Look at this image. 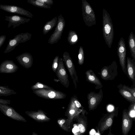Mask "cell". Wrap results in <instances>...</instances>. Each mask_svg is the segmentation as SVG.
<instances>
[{"label": "cell", "instance_id": "cell-1", "mask_svg": "<svg viewBox=\"0 0 135 135\" xmlns=\"http://www.w3.org/2000/svg\"><path fill=\"white\" fill-rule=\"evenodd\" d=\"M103 36L106 44L111 48L114 36L113 24L110 15L104 8L103 12Z\"/></svg>", "mask_w": 135, "mask_h": 135}, {"label": "cell", "instance_id": "cell-2", "mask_svg": "<svg viewBox=\"0 0 135 135\" xmlns=\"http://www.w3.org/2000/svg\"><path fill=\"white\" fill-rule=\"evenodd\" d=\"M34 93L39 97L48 99L57 100L65 98L66 95L61 91L51 89H40L33 91Z\"/></svg>", "mask_w": 135, "mask_h": 135}, {"label": "cell", "instance_id": "cell-3", "mask_svg": "<svg viewBox=\"0 0 135 135\" xmlns=\"http://www.w3.org/2000/svg\"><path fill=\"white\" fill-rule=\"evenodd\" d=\"M82 16L85 25L89 27L95 25V16L93 8L86 0H82Z\"/></svg>", "mask_w": 135, "mask_h": 135}, {"label": "cell", "instance_id": "cell-4", "mask_svg": "<svg viewBox=\"0 0 135 135\" xmlns=\"http://www.w3.org/2000/svg\"><path fill=\"white\" fill-rule=\"evenodd\" d=\"M57 19L56 27L48 40V43L50 44L56 43L61 39L65 27V21L61 14L58 16Z\"/></svg>", "mask_w": 135, "mask_h": 135}, {"label": "cell", "instance_id": "cell-5", "mask_svg": "<svg viewBox=\"0 0 135 135\" xmlns=\"http://www.w3.org/2000/svg\"><path fill=\"white\" fill-rule=\"evenodd\" d=\"M31 36L32 35L28 32L20 33L15 36L13 39L9 40L4 53H7L11 52L20 43H24L29 40Z\"/></svg>", "mask_w": 135, "mask_h": 135}, {"label": "cell", "instance_id": "cell-6", "mask_svg": "<svg viewBox=\"0 0 135 135\" xmlns=\"http://www.w3.org/2000/svg\"><path fill=\"white\" fill-rule=\"evenodd\" d=\"M56 74L59 81L64 86L68 88L70 84L68 75L64 66L63 59L59 58Z\"/></svg>", "mask_w": 135, "mask_h": 135}, {"label": "cell", "instance_id": "cell-7", "mask_svg": "<svg viewBox=\"0 0 135 135\" xmlns=\"http://www.w3.org/2000/svg\"><path fill=\"white\" fill-rule=\"evenodd\" d=\"M63 57V62L69 71L75 88H76L77 86L76 81L78 82V78L73 61L69 53L67 52L64 53Z\"/></svg>", "mask_w": 135, "mask_h": 135}, {"label": "cell", "instance_id": "cell-8", "mask_svg": "<svg viewBox=\"0 0 135 135\" xmlns=\"http://www.w3.org/2000/svg\"><path fill=\"white\" fill-rule=\"evenodd\" d=\"M117 52L122 69L124 73H126V49L125 41L123 37L120 39L118 42Z\"/></svg>", "mask_w": 135, "mask_h": 135}, {"label": "cell", "instance_id": "cell-9", "mask_svg": "<svg viewBox=\"0 0 135 135\" xmlns=\"http://www.w3.org/2000/svg\"><path fill=\"white\" fill-rule=\"evenodd\" d=\"M0 9L7 12L25 16L32 18L33 15L30 12L20 7L13 5L0 4Z\"/></svg>", "mask_w": 135, "mask_h": 135}, {"label": "cell", "instance_id": "cell-10", "mask_svg": "<svg viewBox=\"0 0 135 135\" xmlns=\"http://www.w3.org/2000/svg\"><path fill=\"white\" fill-rule=\"evenodd\" d=\"M5 20L8 22V27L13 26L14 28L21 24L28 22L30 20L29 18H27L20 16L14 15L11 16H5Z\"/></svg>", "mask_w": 135, "mask_h": 135}, {"label": "cell", "instance_id": "cell-11", "mask_svg": "<svg viewBox=\"0 0 135 135\" xmlns=\"http://www.w3.org/2000/svg\"><path fill=\"white\" fill-rule=\"evenodd\" d=\"M103 97V93L101 91L98 93L90 92L87 95L88 103L89 109H94L102 100Z\"/></svg>", "mask_w": 135, "mask_h": 135}, {"label": "cell", "instance_id": "cell-12", "mask_svg": "<svg viewBox=\"0 0 135 135\" xmlns=\"http://www.w3.org/2000/svg\"><path fill=\"white\" fill-rule=\"evenodd\" d=\"M131 124V120L127 113L124 112L122 120V129L124 135H126L129 131Z\"/></svg>", "mask_w": 135, "mask_h": 135}, {"label": "cell", "instance_id": "cell-13", "mask_svg": "<svg viewBox=\"0 0 135 135\" xmlns=\"http://www.w3.org/2000/svg\"><path fill=\"white\" fill-rule=\"evenodd\" d=\"M17 58L22 61L27 68L31 67L33 64V58L32 55L29 53L25 52L17 57Z\"/></svg>", "mask_w": 135, "mask_h": 135}, {"label": "cell", "instance_id": "cell-14", "mask_svg": "<svg viewBox=\"0 0 135 135\" xmlns=\"http://www.w3.org/2000/svg\"><path fill=\"white\" fill-rule=\"evenodd\" d=\"M133 59H131L128 57H127V69L128 75L129 78L132 80H134L135 68L133 64Z\"/></svg>", "mask_w": 135, "mask_h": 135}, {"label": "cell", "instance_id": "cell-15", "mask_svg": "<svg viewBox=\"0 0 135 135\" xmlns=\"http://www.w3.org/2000/svg\"><path fill=\"white\" fill-rule=\"evenodd\" d=\"M128 45L131 56L135 60V36L132 32L129 35L128 41Z\"/></svg>", "mask_w": 135, "mask_h": 135}, {"label": "cell", "instance_id": "cell-16", "mask_svg": "<svg viewBox=\"0 0 135 135\" xmlns=\"http://www.w3.org/2000/svg\"><path fill=\"white\" fill-rule=\"evenodd\" d=\"M85 74L86 78L89 82L96 85H101L100 80L92 70H88Z\"/></svg>", "mask_w": 135, "mask_h": 135}, {"label": "cell", "instance_id": "cell-17", "mask_svg": "<svg viewBox=\"0 0 135 135\" xmlns=\"http://www.w3.org/2000/svg\"><path fill=\"white\" fill-rule=\"evenodd\" d=\"M57 20V17L56 16L46 23L44 25L43 29V33L44 35L47 34L56 26Z\"/></svg>", "mask_w": 135, "mask_h": 135}, {"label": "cell", "instance_id": "cell-18", "mask_svg": "<svg viewBox=\"0 0 135 135\" xmlns=\"http://www.w3.org/2000/svg\"><path fill=\"white\" fill-rule=\"evenodd\" d=\"M29 114L31 117L37 120L45 121L49 119L45 115L44 112L41 110H39L37 112H29Z\"/></svg>", "mask_w": 135, "mask_h": 135}, {"label": "cell", "instance_id": "cell-19", "mask_svg": "<svg viewBox=\"0 0 135 135\" xmlns=\"http://www.w3.org/2000/svg\"><path fill=\"white\" fill-rule=\"evenodd\" d=\"M67 40L71 45H74L77 43L78 40V35L75 31L70 30L69 31L67 37Z\"/></svg>", "mask_w": 135, "mask_h": 135}, {"label": "cell", "instance_id": "cell-20", "mask_svg": "<svg viewBox=\"0 0 135 135\" xmlns=\"http://www.w3.org/2000/svg\"><path fill=\"white\" fill-rule=\"evenodd\" d=\"M27 2L36 7L44 8L50 9L51 6L45 4L42 0H28Z\"/></svg>", "mask_w": 135, "mask_h": 135}, {"label": "cell", "instance_id": "cell-21", "mask_svg": "<svg viewBox=\"0 0 135 135\" xmlns=\"http://www.w3.org/2000/svg\"><path fill=\"white\" fill-rule=\"evenodd\" d=\"M119 92L121 95L127 100L135 103V97L129 91L122 88L119 90Z\"/></svg>", "mask_w": 135, "mask_h": 135}, {"label": "cell", "instance_id": "cell-22", "mask_svg": "<svg viewBox=\"0 0 135 135\" xmlns=\"http://www.w3.org/2000/svg\"><path fill=\"white\" fill-rule=\"evenodd\" d=\"M31 89L33 91L40 89H53L52 87L40 82H37L33 85Z\"/></svg>", "mask_w": 135, "mask_h": 135}, {"label": "cell", "instance_id": "cell-23", "mask_svg": "<svg viewBox=\"0 0 135 135\" xmlns=\"http://www.w3.org/2000/svg\"><path fill=\"white\" fill-rule=\"evenodd\" d=\"M114 114L113 113L111 114V116L106 119L100 128L101 131L104 130L112 125L113 122L112 117L113 116Z\"/></svg>", "mask_w": 135, "mask_h": 135}, {"label": "cell", "instance_id": "cell-24", "mask_svg": "<svg viewBox=\"0 0 135 135\" xmlns=\"http://www.w3.org/2000/svg\"><path fill=\"white\" fill-rule=\"evenodd\" d=\"M78 58L79 64L80 65H83L84 61V52L83 48L81 46H80L79 48Z\"/></svg>", "mask_w": 135, "mask_h": 135}, {"label": "cell", "instance_id": "cell-25", "mask_svg": "<svg viewBox=\"0 0 135 135\" xmlns=\"http://www.w3.org/2000/svg\"><path fill=\"white\" fill-rule=\"evenodd\" d=\"M59 58V56L57 55L55 57L53 60L52 68L53 71L55 73H56L58 66Z\"/></svg>", "mask_w": 135, "mask_h": 135}, {"label": "cell", "instance_id": "cell-26", "mask_svg": "<svg viewBox=\"0 0 135 135\" xmlns=\"http://www.w3.org/2000/svg\"><path fill=\"white\" fill-rule=\"evenodd\" d=\"M123 89H125L130 93L132 94L133 96L134 97H135V88H130L126 86H124L122 88Z\"/></svg>", "mask_w": 135, "mask_h": 135}, {"label": "cell", "instance_id": "cell-27", "mask_svg": "<svg viewBox=\"0 0 135 135\" xmlns=\"http://www.w3.org/2000/svg\"><path fill=\"white\" fill-rule=\"evenodd\" d=\"M6 39V36L2 35L0 36V48L4 43Z\"/></svg>", "mask_w": 135, "mask_h": 135}, {"label": "cell", "instance_id": "cell-28", "mask_svg": "<svg viewBox=\"0 0 135 135\" xmlns=\"http://www.w3.org/2000/svg\"><path fill=\"white\" fill-rule=\"evenodd\" d=\"M79 131L81 133H83L85 131V128L84 126L82 124H80L78 125Z\"/></svg>", "mask_w": 135, "mask_h": 135}, {"label": "cell", "instance_id": "cell-29", "mask_svg": "<svg viewBox=\"0 0 135 135\" xmlns=\"http://www.w3.org/2000/svg\"><path fill=\"white\" fill-rule=\"evenodd\" d=\"M44 3L47 5L51 6L53 4V1L52 0H42Z\"/></svg>", "mask_w": 135, "mask_h": 135}, {"label": "cell", "instance_id": "cell-30", "mask_svg": "<svg viewBox=\"0 0 135 135\" xmlns=\"http://www.w3.org/2000/svg\"><path fill=\"white\" fill-rule=\"evenodd\" d=\"M12 114V112L11 108L8 109L7 111L6 114L8 116H11Z\"/></svg>", "mask_w": 135, "mask_h": 135}, {"label": "cell", "instance_id": "cell-31", "mask_svg": "<svg viewBox=\"0 0 135 135\" xmlns=\"http://www.w3.org/2000/svg\"><path fill=\"white\" fill-rule=\"evenodd\" d=\"M79 131V128L77 126H75L73 130V132L74 133L78 132Z\"/></svg>", "mask_w": 135, "mask_h": 135}, {"label": "cell", "instance_id": "cell-32", "mask_svg": "<svg viewBox=\"0 0 135 135\" xmlns=\"http://www.w3.org/2000/svg\"><path fill=\"white\" fill-rule=\"evenodd\" d=\"M65 122L64 119H62L61 120H59L58 121V123L60 125L62 124Z\"/></svg>", "mask_w": 135, "mask_h": 135}, {"label": "cell", "instance_id": "cell-33", "mask_svg": "<svg viewBox=\"0 0 135 135\" xmlns=\"http://www.w3.org/2000/svg\"><path fill=\"white\" fill-rule=\"evenodd\" d=\"M6 68L9 69H11L13 68V66L11 64H8L6 65Z\"/></svg>", "mask_w": 135, "mask_h": 135}, {"label": "cell", "instance_id": "cell-34", "mask_svg": "<svg viewBox=\"0 0 135 135\" xmlns=\"http://www.w3.org/2000/svg\"><path fill=\"white\" fill-rule=\"evenodd\" d=\"M113 108L112 106H110L108 107V110L109 111H111L113 110Z\"/></svg>", "mask_w": 135, "mask_h": 135}, {"label": "cell", "instance_id": "cell-35", "mask_svg": "<svg viewBox=\"0 0 135 135\" xmlns=\"http://www.w3.org/2000/svg\"><path fill=\"white\" fill-rule=\"evenodd\" d=\"M131 115L132 117H134L135 115L134 112H132L131 113Z\"/></svg>", "mask_w": 135, "mask_h": 135}, {"label": "cell", "instance_id": "cell-36", "mask_svg": "<svg viewBox=\"0 0 135 135\" xmlns=\"http://www.w3.org/2000/svg\"><path fill=\"white\" fill-rule=\"evenodd\" d=\"M95 133V132L94 130H92L90 132V134H93Z\"/></svg>", "mask_w": 135, "mask_h": 135}, {"label": "cell", "instance_id": "cell-37", "mask_svg": "<svg viewBox=\"0 0 135 135\" xmlns=\"http://www.w3.org/2000/svg\"><path fill=\"white\" fill-rule=\"evenodd\" d=\"M95 135H99V134L98 133H97Z\"/></svg>", "mask_w": 135, "mask_h": 135}, {"label": "cell", "instance_id": "cell-38", "mask_svg": "<svg viewBox=\"0 0 135 135\" xmlns=\"http://www.w3.org/2000/svg\"><path fill=\"white\" fill-rule=\"evenodd\" d=\"M1 90L0 89V92H1Z\"/></svg>", "mask_w": 135, "mask_h": 135}, {"label": "cell", "instance_id": "cell-39", "mask_svg": "<svg viewBox=\"0 0 135 135\" xmlns=\"http://www.w3.org/2000/svg\"><path fill=\"white\" fill-rule=\"evenodd\" d=\"M36 135L35 134V135Z\"/></svg>", "mask_w": 135, "mask_h": 135}]
</instances>
